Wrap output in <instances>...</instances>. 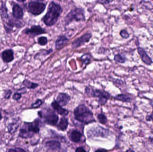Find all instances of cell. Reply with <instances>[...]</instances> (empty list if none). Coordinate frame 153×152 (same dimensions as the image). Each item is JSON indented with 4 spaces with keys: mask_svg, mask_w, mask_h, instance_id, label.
<instances>
[{
    "mask_svg": "<svg viewBox=\"0 0 153 152\" xmlns=\"http://www.w3.org/2000/svg\"><path fill=\"white\" fill-rule=\"evenodd\" d=\"M62 12V9L61 5L51 1L48 6L47 12L42 20L47 26H52L57 22Z\"/></svg>",
    "mask_w": 153,
    "mask_h": 152,
    "instance_id": "cell-1",
    "label": "cell"
},
{
    "mask_svg": "<svg viewBox=\"0 0 153 152\" xmlns=\"http://www.w3.org/2000/svg\"><path fill=\"white\" fill-rule=\"evenodd\" d=\"M76 119L81 122L88 124L94 121L93 115L85 105H79L76 108L74 112Z\"/></svg>",
    "mask_w": 153,
    "mask_h": 152,
    "instance_id": "cell-2",
    "label": "cell"
},
{
    "mask_svg": "<svg viewBox=\"0 0 153 152\" xmlns=\"http://www.w3.org/2000/svg\"><path fill=\"white\" fill-rule=\"evenodd\" d=\"M39 130V123L37 121L26 123L23 124L20 130V136L24 138L32 137L35 134L38 133Z\"/></svg>",
    "mask_w": 153,
    "mask_h": 152,
    "instance_id": "cell-3",
    "label": "cell"
},
{
    "mask_svg": "<svg viewBox=\"0 0 153 152\" xmlns=\"http://www.w3.org/2000/svg\"><path fill=\"white\" fill-rule=\"evenodd\" d=\"M85 16L83 9L80 8H76L72 10L67 15L65 19L66 25H68L73 21H84Z\"/></svg>",
    "mask_w": 153,
    "mask_h": 152,
    "instance_id": "cell-4",
    "label": "cell"
},
{
    "mask_svg": "<svg viewBox=\"0 0 153 152\" xmlns=\"http://www.w3.org/2000/svg\"><path fill=\"white\" fill-rule=\"evenodd\" d=\"M46 5L44 3L37 1H31L28 3L27 10L33 15L37 16L43 13L45 10Z\"/></svg>",
    "mask_w": 153,
    "mask_h": 152,
    "instance_id": "cell-5",
    "label": "cell"
},
{
    "mask_svg": "<svg viewBox=\"0 0 153 152\" xmlns=\"http://www.w3.org/2000/svg\"><path fill=\"white\" fill-rule=\"evenodd\" d=\"M25 34L31 38H34L36 36L47 33L45 29H43L40 25L32 26L31 28H27L25 31Z\"/></svg>",
    "mask_w": 153,
    "mask_h": 152,
    "instance_id": "cell-6",
    "label": "cell"
},
{
    "mask_svg": "<svg viewBox=\"0 0 153 152\" xmlns=\"http://www.w3.org/2000/svg\"><path fill=\"white\" fill-rule=\"evenodd\" d=\"M92 95L94 97H97L99 98V103L100 104H105L110 98V95L108 93L104 91L100 90L95 89L93 90Z\"/></svg>",
    "mask_w": 153,
    "mask_h": 152,
    "instance_id": "cell-7",
    "label": "cell"
},
{
    "mask_svg": "<svg viewBox=\"0 0 153 152\" xmlns=\"http://www.w3.org/2000/svg\"><path fill=\"white\" fill-rule=\"evenodd\" d=\"M92 37V35L90 33H85L81 37L74 40L72 44V46L73 48H78L88 42Z\"/></svg>",
    "mask_w": 153,
    "mask_h": 152,
    "instance_id": "cell-8",
    "label": "cell"
},
{
    "mask_svg": "<svg viewBox=\"0 0 153 152\" xmlns=\"http://www.w3.org/2000/svg\"><path fill=\"white\" fill-rule=\"evenodd\" d=\"M138 52L141 57L143 62L147 65H150L153 63V61L150 57L148 55L146 51L143 48L141 47L138 48Z\"/></svg>",
    "mask_w": 153,
    "mask_h": 152,
    "instance_id": "cell-9",
    "label": "cell"
},
{
    "mask_svg": "<svg viewBox=\"0 0 153 152\" xmlns=\"http://www.w3.org/2000/svg\"><path fill=\"white\" fill-rule=\"evenodd\" d=\"M13 16L17 19H21L24 15L23 9L20 6L16 3H14L12 8Z\"/></svg>",
    "mask_w": 153,
    "mask_h": 152,
    "instance_id": "cell-10",
    "label": "cell"
},
{
    "mask_svg": "<svg viewBox=\"0 0 153 152\" xmlns=\"http://www.w3.org/2000/svg\"><path fill=\"white\" fill-rule=\"evenodd\" d=\"M71 100V97L66 93H61L58 95L57 97V102L58 104L62 107L67 104Z\"/></svg>",
    "mask_w": 153,
    "mask_h": 152,
    "instance_id": "cell-11",
    "label": "cell"
},
{
    "mask_svg": "<svg viewBox=\"0 0 153 152\" xmlns=\"http://www.w3.org/2000/svg\"><path fill=\"white\" fill-rule=\"evenodd\" d=\"M14 51L12 49H7L3 51L1 54L2 60L5 63H9L14 59Z\"/></svg>",
    "mask_w": 153,
    "mask_h": 152,
    "instance_id": "cell-12",
    "label": "cell"
},
{
    "mask_svg": "<svg viewBox=\"0 0 153 152\" xmlns=\"http://www.w3.org/2000/svg\"><path fill=\"white\" fill-rule=\"evenodd\" d=\"M45 122L51 125H55L58 122V117L53 113H49L44 117Z\"/></svg>",
    "mask_w": 153,
    "mask_h": 152,
    "instance_id": "cell-13",
    "label": "cell"
},
{
    "mask_svg": "<svg viewBox=\"0 0 153 152\" xmlns=\"http://www.w3.org/2000/svg\"><path fill=\"white\" fill-rule=\"evenodd\" d=\"M69 41L66 36L60 35L57 38L55 41V47L57 50H59L65 45L67 42Z\"/></svg>",
    "mask_w": 153,
    "mask_h": 152,
    "instance_id": "cell-14",
    "label": "cell"
},
{
    "mask_svg": "<svg viewBox=\"0 0 153 152\" xmlns=\"http://www.w3.org/2000/svg\"><path fill=\"white\" fill-rule=\"evenodd\" d=\"M51 106L54 109L57 111V112L61 115H66L68 114V111L66 110L65 109L63 108L57 102V101H54L52 103Z\"/></svg>",
    "mask_w": 153,
    "mask_h": 152,
    "instance_id": "cell-15",
    "label": "cell"
},
{
    "mask_svg": "<svg viewBox=\"0 0 153 152\" xmlns=\"http://www.w3.org/2000/svg\"><path fill=\"white\" fill-rule=\"evenodd\" d=\"M46 147L51 150H55L61 147V144L59 142L56 141H49L46 143Z\"/></svg>",
    "mask_w": 153,
    "mask_h": 152,
    "instance_id": "cell-16",
    "label": "cell"
},
{
    "mask_svg": "<svg viewBox=\"0 0 153 152\" xmlns=\"http://www.w3.org/2000/svg\"><path fill=\"white\" fill-rule=\"evenodd\" d=\"M114 99L116 100L121 101L125 103H130L131 101V99L129 95L126 94H119L115 96Z\"/></svg>",
    "mask_w": 153,
    "mask_h": 152,
    "instance_id": "cell-17",
    "label": "cell"
},
{
    "mask_svg": "<svg viewBox=\"0 0 153 152\" xmlns=\"http://www.w3.org/2000/svg\"><path fill=\"white\" fill-rule=\"evenodd\" d=\"M81 137L82 134L80 132L77 130H73L71 133V139L74 142L78 143L80 142Z\"/></svg>",
    "mask_w": 153,
    "mask_h": 152,
    "instance_id": "cell-18",
    "label": "cell"
},
{
    "mask_svg": "<svg viewBox=\"0 0 153 152\" xmlns=\"http://www.w3.org/2000/svg\"><path fill=\"white\" fill-rule=\"evenodd\" d=\"M20 125V123L18 120L10 124L8 126V131L11 133H15L16 131Z\"/></svg>",
    "mask_w": 153,
    "mask_h": 152,
    "instance_id": "cell-19",
    "label": "cell"
},
{
    "mask_svg": "<svg viewBox=\"0 0 153 152\" xmlns=\"http://www.w3.org/2000/svg\"><path fill=\"white\" fill-rule=\"evenodd\" d=\"M8 10L6 7V4L2 3L1 7L0 8V14L4 19H8L9 18V15H8Z\"/></svg>",
    "mask_w": 153,
    "mask_h": 152,
    "instance_id": "cell-20",
    "label": "cell"
},
{
    "mask_svg": "<svg viewBox=\"0 0 153 152\" xmlns=\"http://www.w3.org/2000/svg\"><path fill=\"white\" fill-rule=\"evenodd\" d=\"M68 124V122L67 119L65 117L61 118L58 125V128L62 131L65 130L67 128Z\"/></svg>",
    "mask_w": 153,
    "mask_h": 152,
    "instance_id": "cell-21",
    "label": "cell"
},
{
    "mask_svg": "<svg viewBox=\"0 0 153 152\" xmlns=\"http://www.w3.org/2000/svg\"><path fill=\"white\" fill-rule=\"evenodd\" d=\"M22 84L24 85H25L27 88L29 89H35L37 88L39 86V84L36 83H33L31 82L27 79H25L22 82Z\"/></svg>",
    "mask_w": 153,
    "mask_h": 152,
    "instance_id": "cell-22",
    "label": "cell"
},
{
    "mask_svg": "<svg viewBox=\"0 0 153 152\" xmlns=\"http://www.w3.org/2000/svg\"><path fill=\"white\" fill-rule=\"evenodd\" d=\"M114 59L116 62L120 63V64H124L126 61L125 57L120 54H117L115 55Z\"/></svg>",
    "mask_w": 153,
    "mask_h": 152,
    "instance_id": "cell-23",
    "label": "cell"
},
{
    "mask_svg": "<svg viewBox=\"0 0 153 152\" xmlns=\"http://www.w3.org/2000/svg\"><path fill=\"white\" fill-rule=\"evenodd\" d=\"M91 55L90 54H86L81 57V60L83 64L86 65L88 64L91 62Z\"/></svg>",
    "mask_w": 153,
    "mask_h": 152,
    "instance_id": "cell-24",
    "label": "cell"
},
{
    "mask_svg": "<svg viewBox=\"0 0 153 152\" xmlns=\"http://www.w3.org/2000/svg\"><path fill=\"white\" fill-rule=\"evenodd\" d=\"M48 41V40L47 38L46 37L42 36V37H40V38H38V44L42 46L47 44Z\"/></svg>",
    "mask_w": 153,
    "mask_h": 152,
    "instance_id": "cell-25",
    "label": "cell"
},
{
    "mask_svg": "<svg viewBox=\"0 0 153 152\" xmlns=\"http://www.w3.org/2000/svg\"><path fill=\"white\" fill-rule=\"evenodd\" d=\"M98 118L99 122L102 124H106L107 122V117L103 114H100L98 116Z\"/></svg>",
    "mask_w": 153,
    "mask_h": 152,
    "instance_id": "cell-26",
    "label": "cell"
},
{
    "mask_svg": "<svg viewBox=\"0 0 153 152\" xmlns=\"http://www.w3.org/2000/svg\"><path fill=\"white\" fill-rule=\"evenodd\" d=\"M120 36L122 37L123 39H127L128 38H129V33L128 32V31L125 30H122L120 31V33H119Z\"/></svg>",
    "mask_w": 153,
    "mask_h": 152,
    "instance_id": "cell-27",
    "label": "cell"
},
{
    "mask_svg": "<svg viewBox=\"0 0 153 152\" xmlns=\"http://www.w3.org/2000/svg\"><path fill=\"white\" fill-rule=\"evenodd\" d=\"M42 104V101L41 99H38L32 104L31 107L34 108H39Z\"/></svg>",
    "mask_w": 153,
    "mask_h": 152,
    "instance_id": "cell-28",
    "label": "cell"
},
{
    "mask_svg": "<svg viewBox=\"0 0 153 152\" xmlns=\"http://www.w3.org/2000/svg\"><path fill=\"white\" fill-rule=\"evenodd\" d=\"M22 97V94H21L20 93H15L14 94V95L13 96V99H14V100H16V101H18L20 100Z\"/></svg>",
    "mask_w": 153,
    "mask_h": 152,
    "instance_id": "cell-29",
    "label": "cell"
},
{
    "mask_svg": "<svg viewBox=\"0 0 153 152\" xmlns=\"http://www.w3.org/2000/svg\"><path fill=\"white\" fill-rule=\"evenodd\" d=\"M152 108H153V110H152V113L151 114L148 115H146V117H145V120L147 121H152L153 122V105H152Z\"/></svg>",
    "mask_w": 153,
    "mask_h": 152,
    "instance_id": "cell-30",
    "label": "cell"
},
{
    "mask_svg": "<svg viewBox=\"0 0 153 152\" xmlns=\"http://www.w3.org/2000/svg\"><path fill=\"white\" fill-rule=\"evenodd\" d=\"M12 93V92L10 90H7L6 91V92L5 93V95H4V98L6 99H9Z\"/></svg>",
    "mask_w": 153,
    "mask_h": 152,
    "instance_id": "cell-31",
    "label": "cell"
},
{
    "mask_svg": "<svg viewBox=\"0 0 153 152\" xmlns=\"http://www.w3.org/2000/svg\"><path fill=\"white\" fill-rule=\"evenodd\" d=\"M8 152H26L23 149L20 148H16L11 149L9 150Z\"/></svg>",
    "mask_w": 153,
    "mask_h": 152,
    "instance_id": "cell-32",
    "label": "cell"
},
{
    "mask_svg": "<svg viewBox=\"0 0 153 152\" xmlns=\"http://www.w3.org/2000/svg\"><path fill=\"white\" fill-rule=\"evenodd\" d=\"M26 92L27 90L25 88H22L20 89H18V90H17V93H20L21 94L26 93Z\"/></svg>",
    "mask_w": 153,
    "mask_h": 152,
    "instance_id": "cell-33",
    "label": "cell"
},
{
    "mask_svg": "<svg viewBox=\"0 0 153 152\" xmlns=\"http://www.w3.org/2000/svg\"><path fill=\"white\" fill-rule=\"evenodd\" d=\"M112 1H107V0L103 1V0H101V1H98L97 2L100 3V4H107L112 2Z\"/></svg>",
    "mask_w": 153,
    "mask_h": 152,
    "instance_id": "cell-34",
    "label": "cell"
},
{
    "mask_svg": "<svg viewBox=\"0 0 153 152\" xmlns=\"http://www.w3.org/2000/svg\"><path fill=\"white\" fill-rule=\"evenodd\" d=\"M76 152H86V151L82 147H79L76 149Z\"/></svg>",
    "mask_w": 153,
    "mask_h": 152,
    "instance_id": "cell-35",
    "label": "cell"
},
{
    "mask_svg": "<svg viewBox=\"0 0 153 152\" xmlns=\"http://www.w3.org/2000/svg\"><path fill=\"white\" fill-rule=\"evenodd\" d=\"M95 152H107V151H106V150H104V149H98V150H96V151H95Z\"/></svg>",
    "mask_w": 153,
    "mask_h": 152,
    "instance_id": "cell-36",
    "label": "cell"
},
{
    "mask_svg": "<svg viewBox=\"0 0 153 152\" xmlns=\"http://www.w3.org/2000/svg\"><path fill=\"white\" fill-rule=\"evenodd\" d=\"M126 152H136L134 150H133L132 149L129 148L128 149H127V151Z\"/></svg>",
    "mask_w": 153,
    "mask_h": 152,
    "instance_id": "cell-37",
    "label": "cell"
},
{
    "mask_svg": "<svg viewBox=\"0 0 153 152\" xmlns=\"http://www.w3.org/2000/svg\"><path fill=\"white\" fill-rule=\"evenodd\" d=\"M17 1L19 2H25V1H19V0H18V1Z\"/></svg>",
    "mask_w": 153,
    "mask_h": 152,
    "instance_id": "cell-38",
    "label": "cell"
},
{
    "mask_svg": "<svg viewBox=\"0 0 153 152\" xmlns=\"http://www.w3.org/2000/svg\"><path fill=\"white\" fill-rule=\"evenodd\" d=\"M1 118H2V115H1V113L0 112V120L1 119Z\"/></svg>",
    "mask_w": 153,
    "mask_h": 152,
    "instance_id": "cell-39",
    "label": "cell"
}]
</instances>
